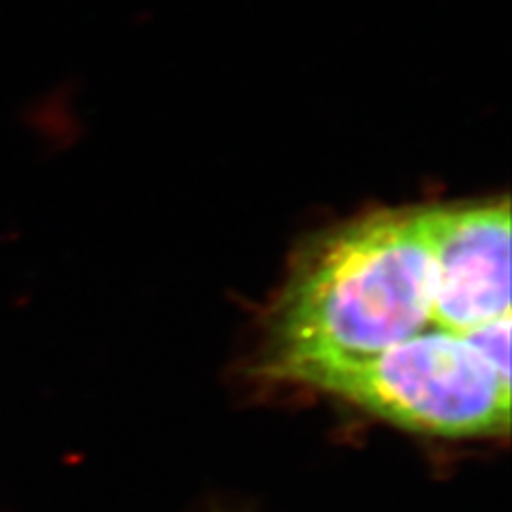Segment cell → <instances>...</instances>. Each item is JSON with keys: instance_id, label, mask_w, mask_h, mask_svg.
Instances as JSON below:
<instances>
[{"instance_id": "1", "label": "cell", "mask_w": 512, "mask_h": 512, "mask_svg": "<svg viewBox=\"0 0 512 512\" xmlns=\"http://www.w3.org/2000/svg\"><path fill=\"white\" fill-rule=\"evenodd\" d=\"M493 325L478 323L448 284L438 205L404 207L342 224L301 256L271 318L265 361L271 376L303 382L425 335Z\"/></svg>"}, {"instance_id": "2", "label": "cell", "mask_w": 512, "mask_h": 512, "mask_svg": "<svg viewBox=\"0 0 512 512\" xmlns=\"http://www.w3.org/2000/svg\"><path fill=\"white\" fill-rule=\"evenodd\" d=\"M512 320L476 333H434L301 384L387 423L438 438H491L510 427Z\"/></svg>"}]
</instances>
